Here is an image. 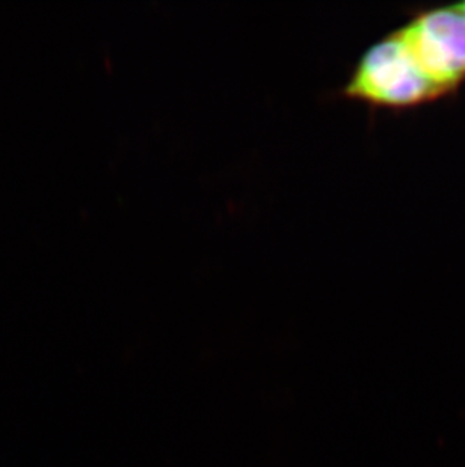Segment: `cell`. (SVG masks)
<instances>
[{
    "instance_id": "6da1fadb",
    "label": "cell",
    "mask_w": 465,
    "mask_h": 467,
    "mask_svg": "<svg viewBox=\"0 0 465 467\" xmlns=\"http://www.w3.org/2000/svg\"><path fill=\"white\" fill-rule=\"evenodd\" d=\"M342 94L390 109L411 108L443 96L414 61L399 32L382 38L363 53Z\"/></svg>"
},
{
    "instance_id": "7a4b0ae2",
    "label": "cell",
    "mask_w": 465,
    "mask_h": 467,
    "mask_svg": "<svg viewBox=\"0 0 465 467\" xmlns=\"http://www.w3.org/2000/svg\"><path fill=\"white\" fill-rule=\"evenodd\" d=\"M426 78L446 94L465 80V17L458 8L435 9L400 29Z\"/></svg>"
},
{
    "instance_id": "3957f363",
    "label": "cell",
    "mask_w": 465,
    "mask_h": 467,
    "mask_svg": "<svg viewBox=\"0 0 465 467\" xmlns=\"http://www.w3.org/2000/svg\"><path fill=\"white\" fill-rule=\"evenodd\" d=\"M458 9H460V11H461L462 16H464V17H465V4L460 5V6H458Z\"/></svg>"
}]
</instances>
